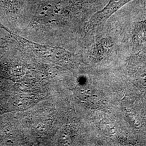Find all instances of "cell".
<instances>
[{"instance_id":"6da1fadb","label":"cell","mask_w":146,"mask_h":146,"mask_svg":"<svg viewBox=\"0 0 146 146\" xmlns=\"http://www.w3.org/2000/svg\"><path fill=\"white\" fill-rule=\"evenodd\" d=\"M89 0H49L41 3L38 7L34 20L40 23L55 22L75 14Z\"/></svg>"},{"instance_id":"7a4b0ae2","label":"cell","mask_w":146,"mask_h":146,"mask_svg":"<svg viewBox=\"0 0 146 146\" xmlns=\"http://www.w3.org/2000/svg\"><path fill=\"white\" fill-rule=\"evenodd\" d=\"M132 0H110L104 8L92 16L86 25V30L89 32L94 28L107 20L116 11Z\"/></svg>"},{"instance_id":"3957f363","label":"cell","mask_w":146,"mask_h":146,"mask_svg":"<svg viewBox=\"0 0 146 146\" xmlns=\"http://www.w3.org/2000/svg\"><path fill=\"white\" fill-rule=\"evenodd\" d=\"M16 39L20 43L23 48L29 49L37 55L43 57H50V58H58L60 55H64L66 52L61 48L48 47L31 42L26 39L14 34Z\"/></svg>"},{"instance_id":"277c9868","label":"cell","mask_w":146,"mask_h":146,"mask_svg":"<svg viewBox=\"0 0 146 146\" xmlns=\"http://www.w3.org/2000/svg\"><path fill=\"white\" fill-rule=\"evenodd\" d=\"M132 39L137 43L146 42V20L139 21L136 23L133 31Z\"/></svg>"}]
</instances>
